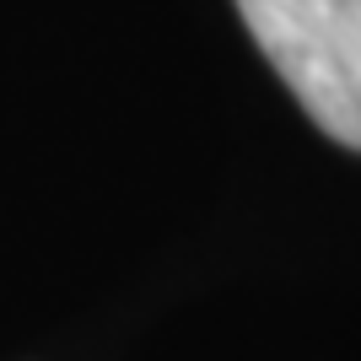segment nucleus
I'll return each mask as SVG.
<instances>
[{
    "label": "nucleus",
    "mask_w": 361,
    "mask_h": 361,
    "mask_svg": "<svg viewBox=\"0 0 361 361\" xmlns=\"http://www.w3.org/2000/svg\"><path fill=\"white\" fill-rule=\"evenodd\" d=\"M238 11L307 119L361 151V0H238Z\"/></svg>",
    "instance_id": "nucleus-1"
}]
</instances>
